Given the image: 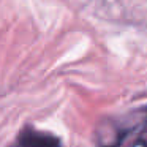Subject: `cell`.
Segmentation results:
<instances>
[{"label": "cell", "instance_id": "obj_1", "mask_svg": "<svg viewBox=\"0 0 147 147\" xmlns=\"http://www.w3.org/2000/svg\"><path fill=\"white\" fill-rule=\"evenodd\" d=\"M147 131V106L120 117L100 119L95 128L96 147H131Z\"/></svg>", "mask_w": 147, "mask_h": 147}, {"label": "cell", "instance_id": "obj_2", "mask_svg": "<svg viewBox=\"0 0 147 147\" xmlns=\"http://www.w3.org/2000/svg\"><path fill=\"white\" fill-rule=\"evenodd\" d=\"M11 147H63L55 134L36 130L33 127H24L19 131Z\"/></svg>", "mask_w": 147, "mask_h": 147}]
</instances>
